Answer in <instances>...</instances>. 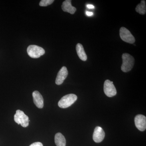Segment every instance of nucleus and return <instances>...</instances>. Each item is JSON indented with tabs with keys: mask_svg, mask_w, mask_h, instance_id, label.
I'll use <instances>...</instances> for the list:
<instances>
[{
	"mask_svg": "<svg viewBox=\"0 0 146 146\" xmlns=\"http://www.w3.org/2000/svg\"><path fill=\"white\" fill-rule=\"evenodd\" d=\"M122 65L121 69L123 72H127L131 70L134 64V58L129 54L124 53L122 55Z\"/></svg>",
	"mask_w": 146,
	"mask_h": 146,
	"instance_id": "1",
	"label": "nucleus"
},
{
	"mask_svg": "<svg viewBox=\"0 0 146 146\" xmlns=\"http://www.w3.org/2000/svg\"><path fill=\"white\" fill-rule=\"evenodd\" d=\"M77 100V96L74 94H70L63 96L58 103L60 108H65L70 107Z\"/></svg>",
	"mask_w": 146,
	"mask_h": 146,
	"instance_id": "2",
	"label": "nucleus"
},
{
	"mask_svg": "<svg viewBox=\"0 0 146 146\" xmlns=\"http://www.w3.org/2000/svg\"><path fill=\"white\" fill-rule=\"evenodd\" d=\"M14 119L16 123L18 125L21 124L23 127L28 126L30 121L29 117L22 110H16V113L14 115Z\"/></svg>",
	"mask_w": 146,
	"mask_h": 146,
	"instance_id": "3",
	"label": "nucleus"
},
{
	"mask_svg": "<svg viewBox=\"0 0 146 146\" xmlns=\"http://www.w3.org/2000/svg\"><path fill=\"white\" fill-rule=\"evenodd\" d=\"M29 56L33 58H38L43 55L45 53V50L42 47L36 45H30L27 49Z\"/></svg>",
	"mask_w": 146,
	"mask_h": 146,
	"instance_id": "4",
	"label": "nucleus"
},
{
	"mask_svg": "<svg viewBox=\"0 0 146 146\" xmlns=\"http://www.w3.org/2000/svg\"><path fill=\"white\" fill-rule=\"evenodd\" d=\"M120 36L124 42L129 44H133L135 42V39L130 32L125 27H122L119 31Z\"/></svg>",
	"mask_w": 146,
	"mask_h": 146,
	"instance_id": "5",
	"label": "nucleus"
},
{
	"mask_svg": "<svg viewBox=\"0 0 146 146\" xmlns=\"http://www.w3.org/2000/svg\"><path fill=\"white\" fill-rule=\"evenodd\" d=\"M113 83V82H111L109 80L105 81L104 90L105 94L108 97H113L117 94V90Z\"/></svg>",
	"mask_w": 146,
	"mask_h": 146,
	"instance_id": "6",
	"label": "nucleus"
},
{
	"mask_svg": "<svg viewBox=\"0 0 146 146\" xmlns=\"http://www.w3.org/2000/svg\"><path fill=\"white\" fill-rule=\"evenodd\" d=\"M136 127L141 131H144L146 129V117L142 115H136L134 119Z\"/></svg>",
	"mask_w": 146,
	"mask_h": 146,
	"instance_id": "7",
	"label": "nucleus"
},
{
	"mask_svg": "<svg viewBox=\"0 0 146 146\" xmlns=\"http://www.w3.org/2000/svg\"><path fill=\"white\" fill-rule=\"evenodd\" d=\"M105 133L101 127L97 126L95 129L93 134V140L96 143H100L104 139Z\"/></svg>",
	"mask_w": 146,
	"mask_h": 146,
	"instance_id": "8",
	"label": "nucleus"
},
{
	"mask_svg": "<svg viewBox=\"0 0 146 146\" xmlns=\"http://www.w3.org/2000/svg\"><path fill=\"white\" fill-rule=\"evenodd\" d=\"M68 72L67 68L63 66L58 73L56 79L55 83L57 85H60L68 76Z\"/></svg>",
	"mask_w": 146,
	"mask_h": 146,
	"instance_id": "9",
	"label": "nucleus"
},
{
	"mask_svg": "<svg viewBox=\"0 0 146 146\" xmlns=\"http://www.w3.org/2000/svg\"><path fill=\"white\" fill-rule=\"evenodd\" d=\"M33 102L39 108L44 107V99L39 91H35L33 93Z\"/></svg>",
	"mask_w": 146,
	"mask_h": 146,
	"instance_id": "10",
	"label": "nucleus"
},
{
	"mask_svg": "<svg viewBox=\"0 0 146 146\" xmlns=\"http://www.w3.org/2000/svg\"><path fill=\"white\" fill-rule=\"evenodd\" d=\"M62 9L65 12H68L71 14H74L76 11V7L72 5V1L66 0L62 3Z\"/></svg>",
	"mask_w": 146,
	"mask_h": 146,
	"instance_id": "11",
	"label": "nucleus"
},
{
	"mask_svg": "<svg viewBox=\"0 0 146 146\" xmlns=\"http://www.w3.org/2000/svg\"><path fill=\"white\" fill-rule=\"evenodd\" d=\"M76 50L79 58L83 61H86L87 60V55L84 49L83 46L81 44L78 43L76 46Z\"/></svg>",
	"mask_w": 146,
	"mask_h": 146,
	"instance_id": "12",
	"label": "nucleus"
},
{
	"mask_svg": "<svg viewBox=\"0 0 146 146\" xmlns=\"http://www.w3.org/2000/svg\"><path fill=\"white\" fill-rule=\"evenodd\" d=\"M54 141L56 146H66V140L61 133H58L56 134Z\"/></svg>",
	"mask_w": 146,
	"mask_h": 146,
	"instance_id": "13",
	"label": "nucleus"
},
{
	"mask_svg": "<svg viewBox=\"0 0 146 146\" xmlns=\"http://www.w3.org/2000/svg\"><path fill=\"white\" fill-rule=\"evenodd\" d=\"M136 12L142 15L145 14L146 12L145 1L142 0L141 1V3L136 6Z\"/></svg>",
	"mask_w": 146,
	"mask_h": 146,
	"instance_id": "14",
	"label": "nucleus"
},
{
	"mask_svg": "<svg viewBox=\"0 0 146 146\" xmlns=\"http://www.w3.org/2000/svg\"><path fill=\"white\" fill-rule=\"evenodd\" d=\"M54 1V0H42L39 3V5L42 7L47 6L52 4Z\"/></svg>",
	"mask_w": 146,
	"mask_h": 146,
	"instance_id": "15",
	"label": "nucleus"
},
{
	"mask_svg": "<svg viewBox=\"0 0 146 146\" xmlns=\"http://www.w3.org/2000/svg\"><path fill=\"white\" fill-rule=\"evenodd\" d=\"M29 146H43V145L40 142H35V143L32 144Z\"/></svg>",
	"mask_w": 146,
	"mask_h": 146,
	"instance_id": "16",
	"label": "nucleus"
},
{
	"mask_svg": "<svg viewBox=\"0 0 146 146\" xmlns=\"http://www.w3.org/2000/svg\"><path fill=\"white\" fill-rule=\"evenodd\" d=\"M86 14L87 16H93V14H94V13L92 12H90V11H86Z\"/></svg>",
	"mask_w": 146,
	"mask_h": 146,
	"instance_id": "17",
	"label": "nucleus"
},
{
	"mask_svg": "<svg viewBox=\"0 0 146 146\" xmlns=\"http://www.w3.org/2000/svg\"><path fill=\"white\" fill-rule=\"evenodd\" d=\"M86 7L90 9L95 8V7L94 5H86Z\"/></svg>",
	"mask_w": 146,
	"mask_h": 146,
	"instance_id": "18",
	"label": "nucleus"
}]
</instances>
